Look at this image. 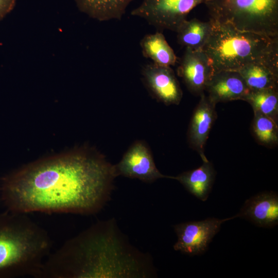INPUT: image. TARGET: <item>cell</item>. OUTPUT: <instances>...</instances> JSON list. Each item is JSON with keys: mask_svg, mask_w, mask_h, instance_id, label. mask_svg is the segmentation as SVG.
<instances>
[{"mask_svg": "<svg viewBox=\"0 0 278 278\" xmlns=\"http://www.w3.org/2000/svg\"><path fill=\"white\" fill-rule=\"evenodd\" d=\"M237 71L250 91L277 89L278 62L253 63Z\"/></svg>", "mask_w": 278, "mask_h": 278, "instance_id": "cell-15", "label": "cell"}, {"mask_svg": "<svg viewBox=\"0 0 278 278\" xmlns=\"http://www.w3.org/2000/svg\"><path fill=\"white\" fill-rule=\"evenodd\" d=\"M235 218L246 219L260 227L278 223V196L273 192L258 194L247 200Z\"/></svg>", "mask_w": 278, "mask_h": 278, "instance_id": "cell-12", "label": "cell"}, {"mask_svg": "<svg viewBox=\"0 0 278 278\" xmlns=\"http://www.w3.org/2000/svg\"><path fill=\"white\" fill-rule=\"evenodd\" d=\"M142 75L145 84L156 99L166 105L180 103L183 93L171 66L148 64L142 68Z\"/></svg>", "mask_w": 278, "mask_h": 278, "instance_id": "cell-9", "label": "cell"}, {"mask_svg": "<svg viewBox=\"0 0 278 278\" xmlns=\"http://www.w3.org/2000/svg\"><path fill=\"white\" fill-rule=\"evenodd\" d=\"M78 9L99 21L120 20L133 0H74Z\"/></svg>", "mask_w": 278, "mask_h": 278, "instance_id": "cell-16", "label": "cell"}, {"mask_svg": "<svg viewBox=\"0 0 278 278\" xmlns=\"http://www.w3.org/2000/svg\"><path fill=\"white\" fill-rule=\"evenodd\" d=\"M242 100L248 102L253 111L264 114L278 124L277 89L249 91Z\"/></svg>", "mask_w": 278, "mask_h": 278, "instance_id": "cell-19", "label": "cell"}, {"mask_svg": "<svg viewBox=\"0 0 278 278\" xmlns=\"http://www.w3.org/2000/svg\"><path fill=\"white\" fill-rule=\"evenodd\" d=\"M205 0H142L131 12L159 29L176 32L189 12Z\"/></svg>", "mask_w": 278, "mask_h": 278, "instance_id": "cell-6", "label": "cell"}, {"mask_svg": "<svg viewBox=\"0 0 278 278\" xmlns=\"http://www.w3.org/2000/svg\"><path fill=\"white\" fill-rule=\"evenodd\" d=\"M200 97L191 118L187 136L190 147L197 151L202 161H205L208 160L204 153L205 146L217 115L216 104L204 93Z\"/></svg>", "mask_w": 278, "mask_h": 278, "instance_id": "cell-11", "label": "cell"}, {"mask_svg": "<svg viewBox=\"0 0 278 278\" xmlns=\"http://www.w3.org/2000/svg\"><path fill=\"white\" fill-rule=\"evenodd\" d=\"M253 112L251 129L255 140L266 147H275L278 144V124L264 114Z\"/></svg>", "mask_w": 278, "mask_h": 278, "instance_id": "cell-20", "label": "cell"}, {"mask_svg": "<svg viewBox=\"0 0 278 278\" xmlns=\"http://www.w3.org/2000/svg\"><path fill=\"white\" fill-rule=\"evenodd\" d=\"M211 18L235 28L278 38V0H205Z\"/></svg>", "mask_w": 278, "mask_h": 278, "instance_id": "cell-5", "label": "cell"}, {"mask_svg": "<svg viewBox=\"0 0 278 278\" xmlns=\"http://www.w3.org/2000/svg\"><path fill=\"white\" fill-rule=\"evenodd\" d=\"M216 171L208 161L199 167L185 171L172 179L178 181L192 194L203 201L207 200L212 189Z\"/></svg>", "mask_w": 278, "mask_h": 278, "instance_id": "cell-14", "label": "cell"}, {"mask_svg": "<svg viewBox=\"0 0 278 278\" xmlns=\"http://www.w3.org/2000/svg\"><path fill=\"white\" fill-rule=\"evenodd\" d=\"M115 167L118 176L138 179L146 182H152L160 178H173L160 172L149 149L141 141L133 144Z\"/></svg>", "mask_w": 278, "mask_h": 278, "instance_id": "cell-8", "label": "cell"}, {"mask_svg": "<svg viewBox=\"0 0 278 278\" xmlns=\"http://www.w3.org/2000/svg\"><path fill=\"white\" fill-rule=\"evenodd\" d=\"M212 22H203L196 18L185 20L176 32L179 44L193 50H202L211 34Z\"/></svg>", "mask_w": 278, "mask_h": 278, "instance_id": "cell-18", "label": "cell"}, {"mask_svg": "<svg viewBox=\"0 0 278 278\" xmlns=\"http://www.w3.org/2000/svg\"><path fill=\"white\" fill-rule=\"evenodd\" d=\"M150 255L133 246L115 219L96 222L43 262L38 278L155 277Z\"/></svg>", "mask_w": 278, "mask_h": 278, "instance_id": "cell-2", "label": "cell"}, {"mask_svg": "<svg viewBox=\"0 0 278 278\" xmlns=\"http://www.w3.org/2000/svg\"><path fill=\"white\" fill-rule=\"evenodd\" d=\"M16 0H0V20L14 8Z\"/></svg>", "mask_w": 278, "mask_h": 278, "instance_id": "cell-21", "label": "cell"}, {"mask_svg": "<svg viewBox=\"0 0 278 278\" xmlns=\"http://www.w3.org/2000/svg\"><path fill=\"white\" fill-rule=\"evenodd\" d=\"M178 74L188 90L193 94L200 96L205 91L214 72L202 50L185 48Z\"/></svg>", "mask_w": 278, "mask_h": 278, "instance_id": "cell-10", "label": "cell"}, {"mask_svg": "<svg viewBox=\"0 0 278 278\" xmlns=\"http://www.w3.org/2000/svg\"><path fill=\"white\" fill-rule=\"evenodd\" d=\"M115 165L102 156L72 152L36 162L3 177L0 200L7 210L95 214L110 199Z\"/></svg>", "mask_w": 278, "mask_h": 278, "instance_id": "cell-1", "label": "cell"}, {"mask_svg": "<svg viewBox=\"0 0 278 278\" xmlns=\"http://www.w3.org/2000/svg\"><path fill=\"white\" fill-rule=\"evenodd\" d=\"M140 46L144 57L151 59L153 63L171 66L177 61L173 50L161 32L145 36L140 42Z\"/></svg>", "mask_w": 278, "mask_h": 278, "instance_id": "cell-17", "label": "cell"}, {"mask_svg": "<svg viewBox=\"0 0 278 278\" xmlns=\"http://www.w3.org/2000/svg\"><path fill=\"white\" fill-rule=\"evenodd\" d=\"M235 218V216L223 219L208 218L202 221L176 224L174 229L178 240L173 246L174 249L191 255L203 253L222 223Z\"/></svg>", "mask_w": 278, "mask_h": 278, "instance_id": "cell-7", "label": "cell"}, {"mask_svg": "<svg viewBox=\"0 0 278 278\" xmlns=\"http://www.w3.org/2000/svg\"><path fill=\"white\" fill-rule=\"evenodd\" d=\"M47 232L27 214L0 213V278L37 277L50 253Z\"/></svg>", "mask_w": 278, "mask_h": 278, "instance_id": "cell-3", "label": "cell"}, {"mask_svg": "<svg viewBox=\"0 0 278 278\" xmlns=\"http://www.w3.org/2000/svg\"><path fill=\"white\" fill-rule=\"evenodd\" d=\"M212 28L202 48L214 74L238 71L255 62H278V38L238 30L212 19Z\"/></svg>", "mask_w": 278, "mask_h": 278, "instance_id": "cell-4", "label": "cell"}, {"mask_svg": "<svg viewBox=\"0 0 278 278\" xmlns=\"http://www.w3.org/2000/svg\"><path fill=\"white\" fill-rule=\"evenodd\" d=\"M249 91L237 71H221L214 74L205 90L208 97L216 104L242 100Z\"/></svg>", "mask_w": 278, "mask_h": 278, "instance_id": "cell-13", "label": "cell"}]
</instances>
